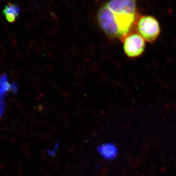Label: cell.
I'll return each instance as SVG.
<instances>
[{"label": "cell", "instance_id": "obj_2", "mask_svg": "<svg viewBox=\"0 0 176 176\" xmlns=\"http://www.w3.org/2000/svg\"><path fill=\"white\" fill-rule=\"evenodd\" d=\"M123 47L124 53L130 58L142 55L145 48V40L137 33L128 34L123 38Z\"/></svg>", "mask_w": 176, "mask_h": 176}, {"label": "cell", "instance_id": "obj_3", "mask_svg": "<svg viewBox=\"0 0 176 176\" xmlns=\"http://www.w3.org/2000/svg\"><path fill=\"white\" fill-rule=\"evenodd\" d=\"M136 4V0H110L106 4L115 13L137 15Z\"/></svg>", "mask_w": 176, "mask_h": 176}, {"label": "cell", "instance_id": "obj_1", "mask_svg": "<svg viewBox=\"0 0 176 176\" xmlns=\"http://www.w3.org/2000/svg\"><path fill=\"white\" fill-rule=\"evenodd\" d=\"M136 24L138 34L147 42L153 43L160 36V25L156 18L153 16H142L136 20Z\"/></svg>", "mask_w": 176, "mask_h": 176}, {"label": "cell", "instance_id": "obj_6", "mask_svg": "<svg viewBox=\"0 0 176 176\" xmlns=\"http://www.w3.org/2000/svg\"><path fill=\"white\" fill-rule=\"evenodd\" d=\"M12 87L8 82L7 75H3L0 76V92L4 94L11 89Z\"/></svg>", "mask_w": 176, "mask_h": 176}, {"label": "cell", "instance_id": "obj_7", "mask_svg": "<svg viewBox=\"0 0 176 176\" xmlns=\"http://www.w3.org/2000/svg\"><path fill=\"white\" fill-rule=\"evenodd\" d=\"M4 93L0 92V117L3 116L4 113V105L3 101Z\"/></svg>", "mask_w": 176, "mask_h": 176}, {"label": "cell", "instance_id": "obj_5", "mask_svg": "<svg viewBox=\"0 0 176 176\" xmlns=\"http://www.w3.org/2000/svg\"><path fill=\"white\" fill-rule=\"evenodd\" d=\"M100 155L106 160H113L117 156L118 150L115 144L105 143L100 145L98 148Z\"/></svg>", "mask_w": 176, "mask_h": 176}, {"label": "cell", "instance_id": "obj_4", "mask_svg": "<svg viewBox=\"0 0 176 176\" xmlns=\"http://www.w3.org/2000/svg\"><path fill=\"white\" fill-rule=\"evenodd\" d=\"M21 11V8L18 4L8 3L4 7L3 13L7 21L13 23L18 17Z\"/></svg>", "mask_w": 176, "mask_h": 176}]
</instances>
